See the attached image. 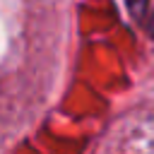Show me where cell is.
<instances>
[{
    "instance_id": "cell-1",
    "label": "cell",
    "mask_w": 154,
    "mask_h": 154,
    "mask_svg": "<svg viewBox=\"0 0 154 154\" xmlns=\"http://www.w3.org/2000/svg\"><path fill=\"white\" fill-rule=\"evenodd\" d=\"M147 29H149V34L154 36V12H152V17H149V22H147Z\"/></svg>"
}]
</instances>
